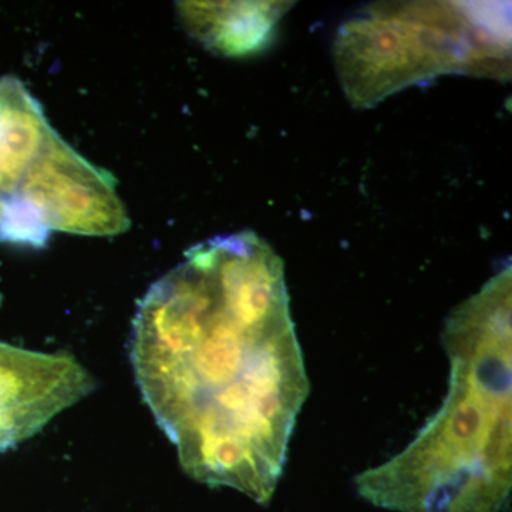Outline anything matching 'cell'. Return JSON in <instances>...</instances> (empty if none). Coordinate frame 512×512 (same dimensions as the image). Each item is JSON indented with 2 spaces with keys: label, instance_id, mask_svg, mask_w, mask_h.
<instances>
[{
  "label": "cell",
  "instance_id": "3",
  "mask_svg": "<svg viewBox=\"0 0 512 512\" xmlns=\"http://www.w3.org/2000/svg\"><path fill=\"white\" fill-rule=\"evenodd\" d=\"M473 6L450 2L379 3L340 26L339 82L359 109L375 106L443 74L510 73V40Z\"/></svg>",
  "mask_w": 512,
  "mask_h": 512
},
{
  "label": "cell",
  "instance_id": "6",
  "mask_svg": "<svg viewBox=\"0 0 512 512\" xmlns=\"http://www.w3.org/2000/svg\"><path fill=\"white\" fill-rule=\"evenodd\" d=\"M181 18L192 36L208 49L227 56L258 52L271 40L289 2L178 3Z\"/></svg>",
  "mask_w": 512,
  "mask_h": 512
},
{
  "label": "cell",
  "instance_id": "4",
  "mask_svg": "<svg viewBox=\"0 0 512 512\" xmlns=\"http://www.w3.org/2000/svg\"><path fill=\"white\" fill-rule=\"evenodd\" d=\"M39 101L15 77L0 79V242L45 247L35 211L72 154Z\"/></svg>",
  "mask_w": 512,
  "mask_h": 512
},
{
  "label": "cell",
  "instance_id": "1",
  "mask_svg": "<svg viewBox=\"0 0 512 512\" xmlns=\"http://www.w3.org/2000/svg\"><path fill=\"white\" fill-rule=\"evenodd\" d=\"M130 348L185 473L268 504L309 396L274 248L254 232L191 248L141 299Z\"/></svg>",
  "mask_w": 512,
  "mask_h": 512
},
{
  "label": "cell",
  "instance_id": "5",
  "mask_svg": "<svg viewBox=\"0 0 512 512\" xmlns=\"http://www.w3.org/2000/svg\"><path fill=\"white\" fill-rule=\"evenodd\" d=\"M93 389V377L69 353L0 342V451L35 436Z\"/></svg>",
  "mask_w": 512,
  "mask_h": 512
},
{
  "label": "cell",
  "instance_id": "7",
  "mask_svg": "<svg viewBox=\"0 0 512 512\" xmlns=\"http://www.w3.org/2000/svg\"><path fill=\"white\" fill-rule=\"evenodd\" d=\"M3 215H5V210H3L2 202H0V227H2Z\"/></svg>",
  "mask_w": 512,
  "mask_h": 512
},
{
  "label": "cell",
  "instance_id": "2",
  "mask_svg": "<svg viewBox=\"0 0 512 512\" xmlns=\"http://www.w3.org/2000/svg\"><path fill=\"white\" fill-rule=\"evenodd\" d=\"M512 279L505 266L448 316V392L403 451L356 478L396 512H503L512 488Z\"/></svg>",
  "mask_w": 512,
  "mask_h": 512
}]
</instances>
